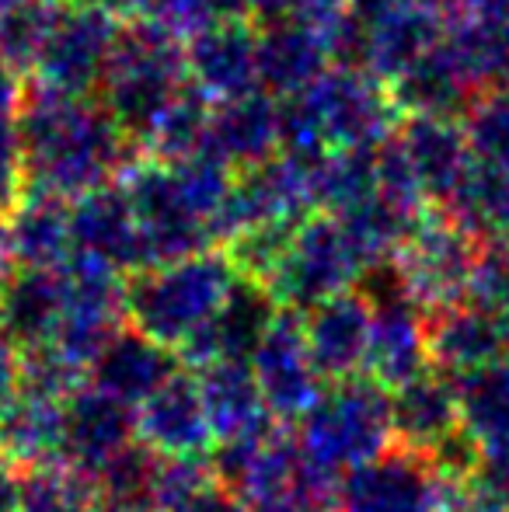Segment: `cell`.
<instances>
[{
  "instance_id": "cb8c5ba5",
  "label": "cell",
  "mask_w": 509,
  "mask_h": 512,
  "mask_svg": "<svg viewBox=\"0 0 509 512\" xmlns=\"http://www.w3.org/2000/svg\"><path fill=\"white\" fill-rule=\"evenodd\" d=\"M447 206L454 220L482 244H509V171L492 164L468 168Z\"/></svg>"
},
{
  "instance_id": "d6a6232c",
  "label": "cell",
  "mask_w": 509,
  "mask_h": 512,
  "mask_svg": "<svg viewBox=\"0 0 509 512\" xmlns=\"http://www.w3.org/2000/svg\"><path fill=\"white\" fill-rule=\"evenodd\" d=\"M468 304L509 328V244H485L468 283Z\"/></svg>"
},
{
  "instance_id": "7bdbcfd3",
  "label": "cell",
  "mask_w": 509,
  "mask_h": 512,
  "mask_svg": "<svg viewBox=\"0 0 509 512\" xmlns=\"http://www.w3.org/2000/svg\"><path fill=\"white\" fill-rule=\"evenodd\" d=\"M74 4H91V7H102V11H109V14H119V11H126V7L143 4V0H74Z\"/></svg>"
},
{
  "instance_id": "9c48e42d",
  "label": "cell",
  "mask_w": 509,
  "mask_h": 512,
  "mask_svg": "<svg viewBox=\"0 0 509 512\" xmlns=\"http://www.w3.org/2000/svg\"><path fill=\"white\" fill-rule=\"evenodd\" d=\"M447 485L422 453L387 446L339 481V512H440Z\"/></svg>"
},
{
  "instance_id": "4dcf8cb0",
  "label": "cell",
  "mask_w": 509,
  "mask_h": 512,
  "mask_svg": "<svg viewBox=\"0 0 509 512\" xmlns=\"http://www.w3.org/2000/svg\"><path fill=\"white\" fill-rule=\"evenodd\" d=\"M300 223H255V227H245L231 237L224 255L231 258L234 272L245 279H255V283H269L276 276V269L283 265L286 251H290V241L297 234Z\"/></svg>"
},
{
  "instance_id": "ee69618b",
  "label": "cell",
  "mask_w": 509,
  "mask_h": 512,
  "mask_svg": "<svg viewBox=\"0 0 509 512\" xmlns=\"http://www.w3.org/2000/svg\"><path fill=\"white\" fill-rule=\"evenodd\" d=\"M7 4H18V0H0V7H7Z\"/></svg>"
},
{
  "instance_id": "d4e9b609",
  "label": "cell",
  "mask_w": 509,
  "mask_h": 512,
  "mask_svg": "<svg viewBox=\"0 0 509 512\" xmlns=\"http://www.w3.org/2000/svg\"><path fill=\"white\" fill-rule=\"evenodd\" d=\"M157 464L161 453H154L147 443H129L123 453L109 460L95 474L98 509L102 512H157L154 506V485H157Z\"/></svg>"
},
{
  "instance_id": "74e56055",
  "label": "cell",
  "mask_w": 509,
  "mask_h": 512,
  "mask_svg": "<svg viewBox=\"0 0 509 512\" xmlns=\"http://www.w3.org/2000/svg\"><path fill=\"white\" fill-rule=\"evenodd\" d=\"M25 77L7 63V56L0 53V122L18 119L21 98H25Z\"/></svg>"
},
{
  "instance_id": "f546056e",
  "label": "cell",
  "mask_w": 509,
  "mask_h": 512,
  "mask_svg": "<svg viewBox=\"0 0 509 512\" xmlns=\"http://www.w3.org/2000/svg\"><path fill=\"white\" fill-rule=\"evenodd\" d=\"M60 7L63 0H18V4L0 7V53L25 81L32 77L42 42H46Z\"/></svg>"
},
{
  "instance_id": "7a4b0ae2",
  "label": "cell",
  "mask_w": 509,
  "mask_h": 512,
  "mask_svg": "<svg viewBox=\"0 0 509 512\" xmlns=\"http://www.w3.org/2000/svg\"><path fill=\"white\" fill-rule=\"evenodd\" d=\"M234 283L238 272L231 258L217 251L129 272L123 290L126 324L168 349H178L199 324L210 321Z\"/></svg>"
},
{
  "instance_id": "2e32d148",
  "label": "cell",
  "mask_w": 509,
  "mask_h": 512,
  "mask_svg": "<svg viewBox=\"0 0 509 512\" xmlns=\"http://www.w3.org/2000/svg\"><path fill=\"white\" fill-rule=\"evenodd\" d=\"M136 439L161 457H210L217 436L196 373H175L136 408Z\"/></svg>"
},
{
  "instance_id": "8992f818",
  "label": "cell",
  "mask_w": 509,
  "mask_h": 512,
  "mask_svg": "<svg viewBox=\"0 0 509 512\" xmlns=\"http://www.w3.org/2000/svg\"><path fill=\"white\" fill-rule=\"evenodd\" d=\"M478 255H482V241L471 237L457 220L419 216L391 265L408 297L426 314H433L468 300Z\"/></svg>"
},
{
  "instance_id": "d590c367",
  "label": "cell",
  "mask_w": 509,
  "mask_h": 512,
  "mask_svg": "<svg viewBox=\"0 0 509 512\" xmlns=\"http://www.w3.org/2000/svg\"><path fill=\"white\" fill-rule=\"evenodd\" d=\"M475 147L485 164L509 171V98L492 105L475 126Z\"/></svg>"
},
{
  "instance_id": "9a60e30c",
  "label": "cell",
  "mask_w": 509,
  "mask_h": 512,
  "mask_svg": "<svg viewBox=\"0 0 509 512\" xmlns=\"http://www.w3.org/2000/svg\"><path fill=\"white\" fill-rule=\"evenodd\" d=\"M70 244H74L77 258L109 265L123 276L143 269L140 230H136L126 189H116L109 182L102 189L70 199Z\"/></svg>"
},
{
  "instance_id": "1f68e13d",
  "label": "cell",
  "mask_w": 509,
  "mask_h": 512,
  "mask_svg": "<svg viewBox=\"0 0 509 512\" xmlns=\"http://www.w3.org/2000/svg\"><path fill=\"white\" fill-rule=\"evenodd\" d=\"M217 485L206 457H161L154 485L157 512H189Z\"/></svg>"
},
{
  "instance_id": "8fae6325",
  "label": "cell",
  "mask_w": 509,
  "mask_h": 512,
  "mask_svg": "<svg viewBox=\"0 0 509 512\" xmlns=\"http://www.w3.org/2000/svg\"><path fill=\"white\" fill-rule=\"evenodd\" d=\"M374 304L367 349V377L384 391H398L401 384L426 373L429 366V314L405 293L401 279L381 290H363Z\"/></svg>"
},
{
  "instance_id": "30bf717a",
  "label": "cell",
  "mask_w": 509,
  "mask_h": 512,
  "mask_svg": "<svg viewBox=\"0 0 509 512\" xmlns=\"http://www.w3.org/2000/svg\"><path fill=\"white\" fill-rule=\"evenodd\" d=\"M255 380L262 387L265 408L276 422H300L304 411L321 398L325 377L314 366L304 338L300 310L283 307L252 356Z\"/></svg>"
},
{
  "instance_id": "f35d334b",
  "label": "cell",
  "mask_w": 509,
  "mask_h": 512,
  "mask_svg": "<svg viewBox=\"0 0 509 512\" xmlns=\"http://www.w3.org/2000/svg\"><path fill=\"white\" fill-rule=\"evenodd\" d=\"M18 366H21V352L0 335V408L18 391Z\"/></svg>"
},
{
  "instance_id": "d6986e66",
  "label": "cell",
  "mask_w": 509,
  "mask_h": 512,
  "mask_svg": "<svg viewBox=\"0 0 509 512\" xmlns=\"http://www.w3.org/2000/svg\"><path fill=\"white\" fill-rule=\"evenodd\" d=\"M178 352L161 345L157 338L143 335V331L123 328L112 335V342L98 352L91 363V384L102 387L105 394L126 401V405L140 408L157 387H164L178 373Z\"/></svg>"
},
{
  "instance_id": "83f0119b",
  "label": "cell",
  "mask_w": 509,
  "mask_h": 512,
  "mask_svg": "<svg viewBox=\"0 0 509 512\" xmlns=\"http://www.w3.org/2000/svg\"><path fill=\"white\" fill-rule=\"evenodd\" d=\"M18 512H102L95 481L67 464H42L21 471Z\"/></svg>"
},
{
  "instance_id": "52a82bcc",
  "label": "cell",
  "mask_w": 509,
  "mask_h": 512,
  "mask_svg": "<svg viewBox=\"0 0 509 512\" xmlns=\"http://www.w3.org/2000/svg\"><path fill=\"white\" fill-rule=\"evenodd\" d=\"M360 272L363 265L349 244L346 230H342L339 216H311V220H300L283 265L265 286L279 300V307L304 314L335 293L353 290Z\"/></svg>"
},
{
  "instance_id": "277c9868",
  "label": "cell",
  "mask_w": 509,
  "mask_h": 512,
  "mask_svg": "<svg viewBox=\"0 0 509 512\" xmlns=\"http://www.w3.org/2000/svg\"><path fill=\"white\" fill-rule=\"evenodd\" d=\"M102 105L133 143L150 140L178 98V53L168 28L133 25L119 32L102 77Z\"/></svg>"
},
{
  "instance_id": "b9f144b4",
  "label": "cell",
  "mask_w": 509,
  "mask_h": 512,
  "mask_svg": "<svg viewBox=\"0 0 509 512\" xmlns=\"http://www.w3.org/2000/svg\"><path fill=\"white\" fill-rule=\"evenodd\" d=\"M14 269V258H11V248H7V216H0V279Z\"/></svg>"
},
{
  "instance_id": "484cf974",
  "label": "cell",
  "mask_w": 509,
  "mask_h": 512,
  "mask_svg": "<svg viewBox=\"0 0 509 512\" xmlns=\"http://www.w3.org/2000/svg\"><path fill=\"white\" fill-rule=\"evenodd\" d=\"M405 161L412 168L415 182L426 196L433 199H450L457 192V185L468 175V157L464 147L450 129L436 126V122H422L405 143Z\"/></svg>"
},
{
  "instance_id": "5bb4252c",
  "label": "cell",
  "mask_w": 509,
  "mask_h": 512,
  "mask_svg": "<svg viewBox=\"0 0 509 512\" xmlns=\"http://www.w3.org/2000/svg\"><path fill=\"white\" fill-rule=\"evenodd\" d=\"M300 317H304L307 352L325 384L360 377L367 370L370 321H374V304L367 293H335V297L304 310Z\"/></svg>"
},
{
  "instance_id": "ac0fdd59",
  "label": "cell",
  "mask_w": 509,
  "mask_h": 512,
  "mask_svg": "<svg viewBox=\"0 0 509 512\" xmlns=\"http://www.w3.org/2000/svg\"><path fill=\"white\" fill-rule=\"evenodd\" d=\"M63 269H21L0 279V335L18 352L56 342L63 324Z\"/></svg>"
},
{
  "instance_id": "ffe728a7",
  "label": "cell",
  "mask_w": 509,
  "mask_h": 512,
  "mask_svg": "<svg viewBox=\"0 0 509 512\" xmlns=\"http://www.w3.org/2000/svg\"><path fill=\"white\" fill-rule=\"evenodd\" d=\"M464 425L461 387L454 377L433 370L419 373L415 380L391 391V429L394 443L412 453H429L440 439Z\"/></svg>"
},
{
  "instance_id": "44dd1931",
  "label": "cell",
  "mask_w": 509,
  "mask_h": 512,
  "mask_svg": "<svg viewBox=\"0 0 509 512\" xmlns=\"http://www.w3.org/2000/svg\"><path fill=\"white\" fill-rule=\"evenodd\" d=\"M7 248L21 269H63L74 255L67 199L35 189L21 192L7 213Z\"/></svg>"
},
{
  "instance_id": "8d00e7d4",
  "label": "cell",
  "mask_w": 509,
  "mask_h": 512,
  "mask_svg": "<svg viewBox=\"0 0 509 512\" xmlns=\"http://www.w3.org/2000/svg\"><path fill=\"white\" fill-rule=\"evenodd\" d=\"M440 512H509V502L485 492L478 481H464V485H447Z\"/></svg>"
},
{
  "instance_id": "7c38bea8",
  "label": "cell",
  "mask_w": 509,
  "mask_h": 512,
  "mask_svg": "<svg viewBox=\"0 0 509 512\" xmlns=\"http://www.w3.org/2000/svg\"><path fill=\"white\" fill-rule=\"evenodd\" d=\"M279 310L283 307L272 297L269 286L238 276V283L231 286L224 304L213 310L210 321L199 324L175 349L178 359L185 366H192V370H203V366L220 363V359L252 363V356L258 352V345H262V338L269 335Z\"/></svg>"
},
{
  "instance_id": "4316f807",
  "label": "cell",
  "mask_w": 509,
  "mask_h": 512,
  "mask_svg": "<svg viewBox=\"0 0 509 512\" xmlns=\"http://www.w3.org/2000/svg\"><path fill=\"white\" fill-rule=\"evenodd\" d=\"M464 425L485 450H509V352L489 370L457 380Z\"/></svg>"
},
{
  "instance_id": "3957f363",
  "label": "cell",
  "mask_w": 509,
  "mask_h": 512,
  "mask_svg": "<svg viewBox=\"0 0 509 512\" xmlns=\"http://www.w3.org/2000/svg\"><path fill=\"white\" fill-rule=\"evenodd\" d=\"M297 439L314 467L342 481V474L394 446L391 391L367 373L325 384L321 398L297 422Z\"/></svg>"
},
{
  "instance_id": "60d3db41",
  "label": "cell",
  "mask_w": 509,
  "mask_h": 512,
  "mask_svg": "<svg viewBox=\"0 0 509 512\" xmlns=\"http://www.w3.org/2000/svg\"><path fill=\"white\" fill-rule=\"evenodd\" d=\"M189 512H245V506H241L238 495L227 492L224 485H213L210 492H206L203 499H199Z\"/></svg>"
},
{
  "instance_id": "f1b7e54d",
  "label": "cell",
  "mask_w": 509,
  "mask_h": 512,
  "mask_svg": "<svg viewBox=\"0 0 509 512\" xmlns=\"http://www.w3.org/2000/svg\"><path fill=\"white\" fill-rule=\"evenodd\" d=\"M272 115L265 112L258 102H241V105H231L224 115L206 126V136L203 143L210 147H199L203 157H213V161H255V157L265 154V147L272 143Z\"/></svg>"
},
{
  "instance_id": "5b68a950",
  "label": "cell",
  "mask_w": 509,
  "mask_h": 512,
  "mask_svg": "<svg viewBox=\"0 0 509 512\" xmlns=\"http://www.w3.org/2000/svg\"><path fill=\"white\" fill-rule=\"evenodd\" d=\"M123 189L129 206H133L136 230H140L143 269L213 248L217 230L192 199L175 161H150L140 168H129Z\"/></svg>"
},
{
  "instance_id": "e0dca14e",
  "label": "cell",
  "mask_w": 509,
  "mask_h": 512,
  "mask_svg": "<svg viewBox=\"0 0 509 512\" xmlns=\"http://www.w3.org/2000/svg\"><path fill=\"white\" fill-rule=\"evenodd\" d=\"M509 352V328L475 304H454L429 314V363L454 380L489 370Z\"/></svg>"
},
{
  "instance_id": "ab89813d",
  "label": "cell",
  "mask_w": 509,
  "mask_h": 512,
  "mask_svg": "<svg viewBox=\"0 0 509 512\" xmlns=\"http://www.w3.org/2000/svg\"><path fill=\"white\" fill-rule=\"evenodd\" d=\"M21 509V471L11 460L0 457V512Z\"/></svg>"
},
{
  "instance_id": "603a6c76",
  "label": "cell",
  "mask_w": 509,
  "mask_h": 512,
  "mask_svg": "<svg viewBox=\"0 0 509 512\" xmlns=\"http://www.w3.org/2000/svg\"><path fill=\"white\" fill-rule=\"evenodd\" d=\"M63 443V401L32 398L14 391L0 408V457L18 471L42 464H60Z\"/></svg>"
},
{
  "instance_id": "ba28073f",
  "label": "cell",
  "mask_w": 509,
  "mask_h": 512,
  "mask_svg": "<svg viewBox=\"0 0 509 512\" xmlns=\"http://www.w3.org/2000/svg\"><path fill=\"white\" fill-rule=\"evenodd\" d=\"M116 39V14L91 4L63 0L28 81L63 91V95H91L95 88H102Z\"/></svg>"
},
{
  "instance_id": "4fadbf2b",
  "label": "cell",
  "mask_w": 509,
  "mask_h": 512,
  "mask_svg": "<svg viewBox=\"0 0 509 512\" xmlns=\"http://www.w3.org/2000/svg\"><path fill=\"white\" fill-rule=\"evenodd\" d=\"M136 443V408L105 394L102 387H77L63 401L60 464L95 478L116 453Z\"/></svg>"
},
{
  "instance_id": "7402d4cb",
  "label": "cell",
  "mask_w": 509,
  "mask_h": 512,
  "mask_svg": "<svg viewBox=\"0 0 509 512\" xmlns=\"http://www.w3.org/2000/svg\"><path fill=\"white\" fill-rule=\"evenodd\" d=\"M196 380H199V391H203V405L217 439H231L241 436V432H252L276 422L269 415V408H265L262 387L255 380L252 363L220 359V363L196 370Z\"/></svg>"
},
{
  "instance_id": "836d02e7",
  "label": "cell",
  "mask_w": 509,
  "mask_h": 512,
  "mask_svg": "<svg viewBox=\"0 0 509 512\" xmlns=\"http://www.w3.org/2000/svg\"><path fill=\"white\" fill-rule=\"evenodd\" d=\"M422 457L440 474L443 485H464V481H475L478 467H482V457H485V446L478 443V436L468 425H457L447 439H440V443L429 453H422Z\"/></svg>"
},
{
  "instance_id": "6da1fadb",
  "label": "cell",
  "mask_w": 509,
  "mask_h": 512,
  "mask_svg": "<svg viewBox=\"0 0 509 512\" xmlns=\"http://www.w3.org/2000/svg\"><path fill=\"white\" fill-rule=\"evenodd\" d=\"M14 129L25 161V189L49 192L67 203L109 185L133 150V140L102 102L32 81L25 84Z\"/></svg>"
},
{
  "instance_id": "e575fe53",
  "label": "cell",
  "mask_w": 509,
  "mask_h": 512,
  "mask_svg": "<svg viewBox=\"0 0 509 512\" xmlns=\"http://www.w3.org/2000/svg\"><path fill=\"white\" fill-rule=\"evenodd\" d=\"M25 192V161L14 122H0V216H7Z\"/></svg>"
}]
</instances>
